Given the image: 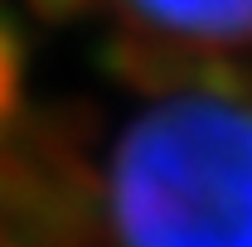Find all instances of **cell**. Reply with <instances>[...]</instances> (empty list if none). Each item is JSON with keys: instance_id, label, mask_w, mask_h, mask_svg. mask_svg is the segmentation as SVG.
<instances>
[{"instance_id": "3957f363", "label": "cell", "mask_w": 252, "mask_h": 247, "mask_svg": "<svg viewBox=\"0 0 252 247\" xmlns=\"http://www.w3.org/2000/svg\"><path fill=\"white\" fill-rule=\"evenodd\" d=\"M20 78H25V44H20L15 25L0 20V117L15 112V102H20Z\"/></svg>"}, {"instance_id": "7a4b0ae2", "label": "cell", "mask_w": 252, "mask_h": 247, "mask_svg": "<svg viewBox=\"0 0 252 247\" xmlns=\"http://www.w3.org/2000/svg\"><path fill=\"white\" fill-rule=\"evenodd\" d=\"M122 5L165 39H194V44L252 39V0H122Z\"/></svg>"}, {"instance_id": "6da1fadb", "label": "cell", "mask_w": 252, "mask_h": 247, "mask_svg": "<svg viewBox=\"0 0 252 247\" xmlns=\"http://www.w3.org/2000/svg\"><path fill=\"white\" fill-rule=\"evenodd\" d=\"M112 218L126 247H252V97L180 93L117 141Z\"/></svg>"}, {"instance_id": "277c9868", "label": "cell", "mask_w": 252, "mask_h": 247, "mask_svg": "<svg viewBox=\"0 0 252 247\" xmlns=\"http://www.w3.org/2000/svg\"><path fill=\"white\" fill-rule=\"evenodd\" d=\"M30 10L49 25H68V20H83L93 10V0H30Z\"/></svg>"}]
</instances>
